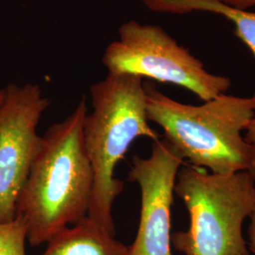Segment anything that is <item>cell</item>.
Instances as JSON below:
<instances>
[{"instance_id": "1", "label": "cell", "mask_w": 255, "mask_h": 255, "mask_svg": "<svg viewBox=\"0 0 255 255\" xmlns=\"http://www.w3.org/2000/svg\"><path fill=\"white\" fill-rule=\"evenodd\" d=\"M84 98L63 121L48 128L16 202L30 246L46 243L88 216L94 172L83 141Z\"/></svg>"}, {"instance_id": "2", "label": "cell", "mask_w": 255, "mask_h": 255, "mask_svg": "<svg viewBox=\"0 0 255 255\" xmlns=\"http://www.w3.org/2000/svg\"><path fill=\"white\" fill-rule=\"evenodd\" d=\"M148 121L164 129V139L183 160L216 174L251 171L252 148L242 136L255 118V94H221L201 105L183 104L144 83Z\"/></svg>"}, {"instance_id": "3", "label": "cell", "mask_w": 255, "mask_h": 255, "mask_svg": "<svg viewBox=\"0 0 255 255\" xmlns=\"http://www.w3.org/2000/svg\"><path fill=\"white\" fill-rule=\"evenodd\" d=\"M93 111L83 121V141L94 172L88 217L116 237L113 204L124 182L115 169L139 137L157 141L160 134L148 124L143 79L131 74L108 73L92 84Z\"/></svg>"}, {"instance_id": "4", "label": "cell", "mask_w": 255, "mask_h": 255, "mask_svg": "<svg viewBox=\"0 0 255 255\" xmlns=\"http://www.w3.org/2000/svg\"><path fill=\"white\" fill-rule=\"evenodd\" d=\"M174 192L184 202L189 229L171 235L184 255H250L243 223L255 201V177L249 171L216 174L191 164L181 166Z\"/></svg>"}, {"instance_id": "5", "label": "cell", "mask_w": 255, "mask_h": 255, "mask_svg": "<svg viewBox=\"0 0 255 255\" xmlns=\"http://www.w3.org/2000/svg\"><path fill=\"white\" fill-rule=\"evenodd\" d=\"M119 39L107 46L102 63L109 73L131 74L170 83L208 101L231 87V80L210 73L204 64L180 46L164 28L135 20L119 27Z\"/></svg>"}, {"instance_id": "6", "label": "cell", "mask_w": 255, "mask_h": 255, "mask_svg": "<svg viewBox=\"0 0 255 255\" xmlns=\"http://www.w3.org/2000/svg\"><path fill=\"white\" fill-rule=\"evenodd\" d=\"M0 104V222L16 216V202L43 136L37 126L50 101L39 85L10 83Z\"/></svg>"}, {"instance_id": "7", "label": "cell", "mask_w": 255, "mask_h": 255, "mask_svg": "<svg viewBox=\"0 0 255 255\" xmlns=\"http://www.w3.org/2000/svg\"><path fill=\"white\" fill-rule=\"evenodd\" d=\"M184 160L164 138L155 141L148 158L134 156L128 180L138 183L141 212L129 255H172L171 208L174 186Z\"/></svg>"}, {"instance_id": "8", "label": "cell", "mask_w": 255, "mask_h": 255, "mask_svg": "<svg viewBox=\"0 0 255 255\" xmlns=\"http://www.w3.org/2000/svg\"><path fill=\"white\" fill-rule=\"evenodd\" d=\"M46 244L42 255H129V247L88 216L55 235Z\"/></svg>"}, {"instance_id": "9", "label": "cell", "mask_w": 255, "mask_h": 255, "mask_svg": "<svg viewBox=\"0 0 255 255\" xmlns=\"http://www.w3.org/2000/svg\"><path fill=\"white\" fill-rule=\"evenodd\" d=\"M146 8L162 13L184 14L194 11H208L222 15L235 25L238 37L255 57V11L237 9L219 0H142Z\"/></svg>"}, {"instance_id": "10", "label": "cell", "mask_w": 255, "mask_h": 255, "mask_svg": "<svg viewBox=\"0 0 255 255\" xmlns=\"http://www.w3.org/2000/svg\"><path fill=\"white\" fill-rule=\"evenodd\" d=\"M27 237V223L23 216L0 222V255H26Z\"/></svg>"}, {"instance_id": "11", "label": "cell", "mask_w": 255, "mask_h": 255, "mask_svg": "<svg viewBox=\"0 0 255 255\" xmlns=\"http://www.w3.org/2000/svg\"><path fill=\"white\" fill-rule=\"evenodd\" d=\"M245 130L246 134L244 138L252 148V169L250 172L255 177V118L251 120Z\"/></svg>"}, {"instance_id": "12", "label": "cell", "mask_w": 255, "mask_h": 255, "mask_svg": "<svg viewBox=\"0 0 255 255\" xmlns=\"http://www.w3.org/2000/svg\"><path fill=\"white\" fill-rule=\"evenodd\" d=\"M250 225H249V246L251 251L255 255V201L254 208L250 215Z\"/></svg>"}, {"instance_id": "13", "label": "cell", "mask_w": 255, "mask_h": 255, "mask_svg": "<svg viewBox=\"0 0 255 255\" xmlns=\"http://www.w3.org/2000/svg\"><path fill=\"white\" fill-rule=\"evenodd\" d=\"M223 4L237 9H248L255 6V0H219Z\"/></svg>"}, {"instance_id": "14", "label": "cell", "mask_w": 255, "mask_h": 255, "mask_svg": "<svg viewBox=\"0 0 255 255\" xmlns=\"http://www.w3.org/2000/svg\"><path fill=\"white\" fill-rule=\"evenodd\" d=\"M5 96H6V91H5V88H4V89H0V104H1V103L4 101Z\"/></svg>"}]
</instances>
